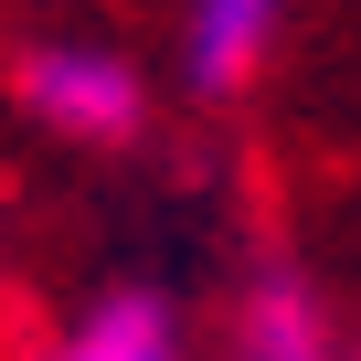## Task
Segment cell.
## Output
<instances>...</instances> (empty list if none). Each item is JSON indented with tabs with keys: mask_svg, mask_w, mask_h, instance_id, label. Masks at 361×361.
<instances>
[{
	"mask_svg": "<svg viewBox=\"0 0 361 361\" xmlns=\"http://www.w3.org/2000/svg\"><path fill=\"white\" fill-rule=\"evenodd\" d=\"M234 361H340L329 308L298 266H255V287L234 298Z\"/></svg>",
	"mask_w": 361,
	"mask_h": 361,
	"instance_id": "3",
	"label": "cell"
},
{
	"mask_svg": "<svg viewBox=\"0 0 361 361\" xmlns=\"http://www.w3.org/2000/svg\"><path fill=\"white\" fill-rule=\"evenodd\" d=\"M11 96H22L32 128H54V138H75V149H128V138L149 128V75H138L117 43H85V32L22 43Z\"/></svg>",
	"mask_w": 361,
	"mask_h": 361,
	"instance_id": "1",
	"label": "cell"
},
{
	"mask_svg": "<svg viewBox=\"0 0 361 361\" xmlns=\"http://www.w3.org/2000/svg\"><path fill=\"white\" fill-rule=\"evenodd\" d=\"M350 361H361V350H350Z\"/></svg>",
	"mask_w": 361,
	"mask_h": 361,
	"instance_id": "5",
	"label": "cell"
},
{
	"mask_svg": "<svg viewBox=\"0 0 361 361\" xmlns=\"http://www.w3.org/2000/svg\"><path fill=\"white\" fill-rule=\"evenodd\" d=\"M287 32V0H192L180 11V75L192 96H245Z\"/></svg>",
	"mask_w": 361,
	"mask_h": 361,
	"instance_id": "2",
	"label": "cell"
},
{
	"mask_svg": "<svg viewBox=\"0 0 361 361\" xmlns=\"http://www.w3.org/2000/svg\"><path fill=\"white\" fill-rule=\"evenodd\" d=\"M32 361H180V319L149 287H106L75 329H54Z\"/></svg>",
	"mask_w": 361,
	"mask_h": 361,
	"instance_id": "4",
	"label": "cell"
}]
</instances>
